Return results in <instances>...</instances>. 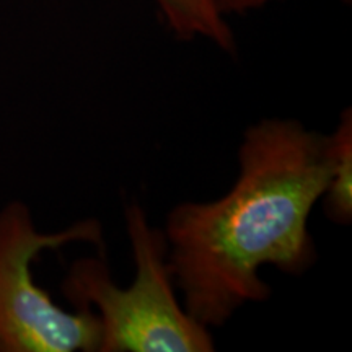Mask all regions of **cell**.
I'll return each instance as SVG.
<instances>
[{"instance_id": "obj_5", "label": "cell", "mask_w": 352, "mask_h": 352, "mask_svg": "<svg viewBox=\"0 0 352 352\" xmlns=\"http://www.w3.org/2000/svg\"><path fill=\"white\" fill-rule=\"evenodd\" d=\"M331 138V171L321 201L324 214L338 226H349L352 220V111L341 113Z\"/></svg>"}, {"instance_id": "obj_4", "label": "cell", "mask_w": 352, "mask_h": 352, "mask_svg": "<svg viewBox=\"0 0 352 352\" xmlns=\"http://www.w3.org/2000/svg\"><path fill=\"white\" fill-rule=\"evenodd\" d=\"M160 15L179 39L204 38L220 50L235 51V36L219 0H155Z\"/></svg>"}, {"instance_id": "obj_3", "label": "cell", "mask_w": 352, "mask_h": 352, "mask_svg": "<svg viewBox=\"0 0 352 352\" xmlns=\"http://www.w3.org/2000/svg\"><path fill=\"white\" fill-rule=\"evenodd\" d=\"M72 243L103 246L101 223L85 219L43 233L25 202L0 210V352H98L101 328L94 311L57 305L33 276L44 250Z\"/></svg>"}, {"instance_id": "obj_1", "label": "cell", "mask_w": 352, "mask_h": 352, "mask_svg": "<svg viewBox=\"0 0 352 352\" xmlns=\"http://www.w3.org/2000/svg\"><path fill=\"white\" fill-rule=\"evenodd\" d=\"M329 171V134L297 120H263L245 131L239 173L226 195L170 210L168 261L192 318L223 327L246 303L271 297L263 267L298 276L314 266L318 252L308 220Z\"/></svg>"}, {"instance_id": "obj_6", "label": "cell", "mask_w": 352, "mask_h": 352, "mask_svg": "<svg viewBox=\"0 0 352 352\" xmlns=\"http://www.w3.org/2000/svg\"><path fill=\"white\" fill-rule=\"evenodd\" d=\"M267 2H271V0H219V7L223 15H228V13H239L240 15V13L261 8Z\"/></svg>"}, {"instance_id": "obj_2", "label": "cell", "mask_w": 352, "mask_h": 352, "mask_svg": "<svg viewBox=\"0 0 352 352\" xmlns=\"http://www.w3.org/2000/svg\"><path fill=\"white\" fill-rule=\"evenodd\" d=\"M135 274L127 287L113 280L103 256L70 264L63 292L74 308L100 321L98 352H210V328L192 318L176 294L165 233L148 222L139 202L126 208Z\"/></svg>"}]
</instances>
